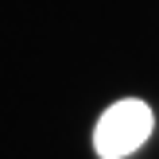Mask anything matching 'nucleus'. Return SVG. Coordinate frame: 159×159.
<instances>
[{"label": "nucleus", "instance_id": "1", "mask_svg": "<svg viewBox=\"0 0 159 159\" xmlns=\"http://www.w3.org/2000/svg\"><path fill=\"white\" fill-rule=\"evenodd\" d=\"M155 132V113L148 101L124 97L113 101L93 124V152L97 159H128L152 140Z\"/></svg>", "mask_w": 159, "mask_h": 159}]
</instances>
